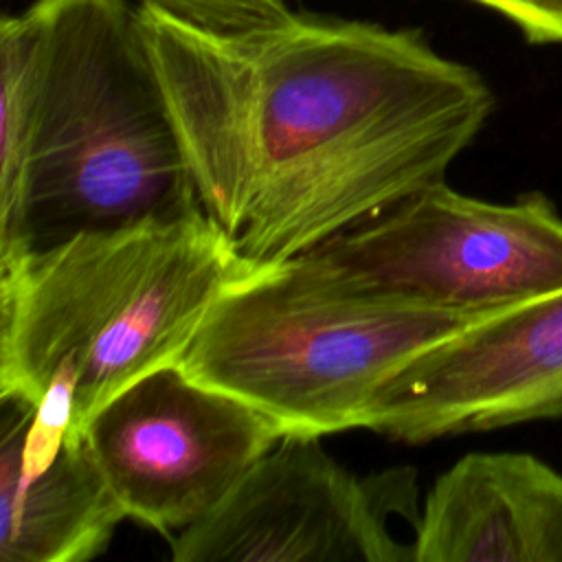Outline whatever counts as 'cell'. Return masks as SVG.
Here are the masks:
<instances>
[{
    "label": "cell",
    "mask_w": 562,
    "mask_h": 562,
    "mask_svg": "<svg viewBox=\"0 0 562 562\" xmlns=\"http://www.w3.org/2000/svg\"><path fill=\"white\" fill-rule=\"evenodd\" d=\"M125 518L169 540L209 516L283 437L263 413L165 364L81 428Z\"/></svg>",
    "instance_id": "52a82bcc"
},
{
    "label": "cell",
    "mask_w": 562,
    "mask_h": 562,
    "mask_svg": "<svg viewBox=\"0 0 562 562\" xmlns=\"http://www.w3.org/2000/svg\"><path fill=\"white\" fill-rule=\"evenodd\" d=\"M490 314L351 292L294 257L231 283L178 364L263 413L283 435L323 437L362 428L371 397L393 373Z\"/></svg>",
    "instance_id": "277c9868"
},
{
    "label": "cell",
    "mask_w": 562,
    "mask_h": 562,
    "mask_svg": "<svg viewBox=\"0 0 562 562\" xmlns=\"http://www.w3.org/2000/svg\"><path fill=\"white\" fill-rule=\"evenodd\" d=\"M217 37H246L292 20L288 0H134Z\"/></svg>",
    "instance_id": "7c38bea8"
},
{
    "label": "cell",
    "mask_w": 562,
    "mask_h": 562,
    "mask_svg": "<svg viewBox=\"0 0 562 562\" xmlns=\"http://www.w3.org/2000/svg\"><path fill=\"white\" fill-rule=\"evenodd\" d=\"M518 26L529 44H562V0H472Z\"/></svg>",
    "instance_id": "4fadbf2b"
},
{
    "label": "cell",
    "mask_w": 562,
    "mask_h": 562,
    "mask_svg": "<svg viewBox=\"0 0 562 562\" xmlns=\"http://www.w3.org/2000/svg\"><path fill=\"white\" fill-rule=\"evenodd\" d=\"M408 465L358 476L312 435H283L200 522L171 538L173 562H413L391 518L419 520Z\"/></svg>",
    "instance_id": "8992f818"
},
{
    "label": "cell",
    "mask_w": 562,
    "mask_h": 562,
    "mask_svg": "<svg viewBox=\"0 0 562 562\" xmlns=\"http://www.w3.org/2000/svg\"><path fill=\"white\" fill-rule=\"evenodd\" d=\"M263 263L204 213L149 217L0 257V397L75 400V430L182 358L215 299Z\"/></svg>",
    "instance_id": "7a4b0ae2"
},
{
    "label": "cell",
    "mask_w": 562,
    "mask_h": 562,
    "mask_svg": "<svg viewBox=\"0 0 562 562\" xmlns=\"http://www.w3.org/2000/svg\"><path fill=\"white\" fill-rule=\"evenodd\" d=\"M301 257L351 292L498 312L562 288V215L542 191L487 202L439 180Z\"/></svg>",
    "instance_id": "5b68a950"
},
{
    "label": "cell",
    "mask_w": 562,
    "mask_h": 562,
    "mask_svg": "<svg viewBox=\"0 0 562 562\" xmlns=\"http://www.w3.org/2000/svg\"><path fill=\"white\" fill-rule=\"evenodd\" d=\"M202 211L255 263L301 257L446 180L494 110L417 29L294 15L217 37L136 7Z\"/></svg>",
    "instance_id": "6da1fadb"
},
{
    "label": "cell",
    "mask_w": 562,
    "mask_h": 562,
    "mask_svg": "<svg viewBox=\"0 0 562 562\" xmlns=\"http://www.w3.org/2000/svg\"><path fill=\"white\" fill-rule=\"evenodd\" d=\"M46 33L44 0L0 24V252L22 233Z\"/></svg>",
    "instance_id": "8fae6325"
},
{
    "label": "cell",
    "mask_w": 562,
    "mask_h": 562,
    "mask_svg": "<svg viewBox=\"0 0 562 562\" xmlns=\"http://www.w3.org/2000/svg\"><path fill=\"white\" fill-rule=\"evenodd\" d=\"M0 562H88L125 512L83 432L33 422L35 406L0 397Z\"/></svg>",
    "instance_id": "9c48e42d"
},
{
    "label": "cell",
    "mask_w": 562,
    "mask_h": 562,
    "mask_svg": "<svg viewBox=\"0 0 562 562\" xmlns=\"http://www.w3.org/2000/svg\"><path fill=\"white\" fill-rule=\"evenodd\" d=\"M46 55L22 233L68 235L202 211L130 0H44Z\"/></svg>",
    "instance_id": "3957f363"
},
{
    "label": "cell",
    "mask_w": 562,
    "mask_h": 562,
    "mask_svg": "<svg viewBox=\"0 0 562 562\" xmlns=\"http://www.w3.org/2000/svg\"><path fill=\"white\" fill-rule=\"evenodd\" d=\"M413 562H562V474L529 452H468L422 501Z\"/></svg>",
    "instance_id": "30bf717a"
},
{
    "label": "cell",
    "mask_w": 562,
    "mask_h": 562,
    "mask_svg": "<svg viewBox=\"0 0 562 562\" xmlns=\"http://www.w3.org/2000/svg\"><path fill=\"white\" fill-rule=\"evenodd\" d=\"M562 417V288L424 349L371 397L362 428L404 443Z\"/></svg>",
    "instance_id": "ba28073f"
}]
</instances>
